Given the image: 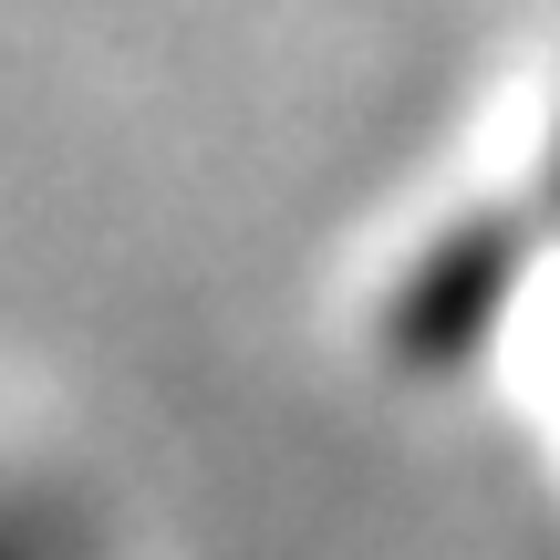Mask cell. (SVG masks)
Returning a JSON list of instances; mask_svg holds the SVG:
<instances>
[{
    "label": "cell",
    "instance_id": "obj_1",
    "mask_svg": "<svg viewBox=\"0 0 560 560\" xmlns=\"http://www.w3.org/2000/svg\"><path fill=\"white\" fill-rule=\"evenodd\" d=\"M0 560H62V529L42 520V509L0 499Z\"/></svg>",
    "mask_w": 560,
    "mask_h": 560
}]
</instances>
